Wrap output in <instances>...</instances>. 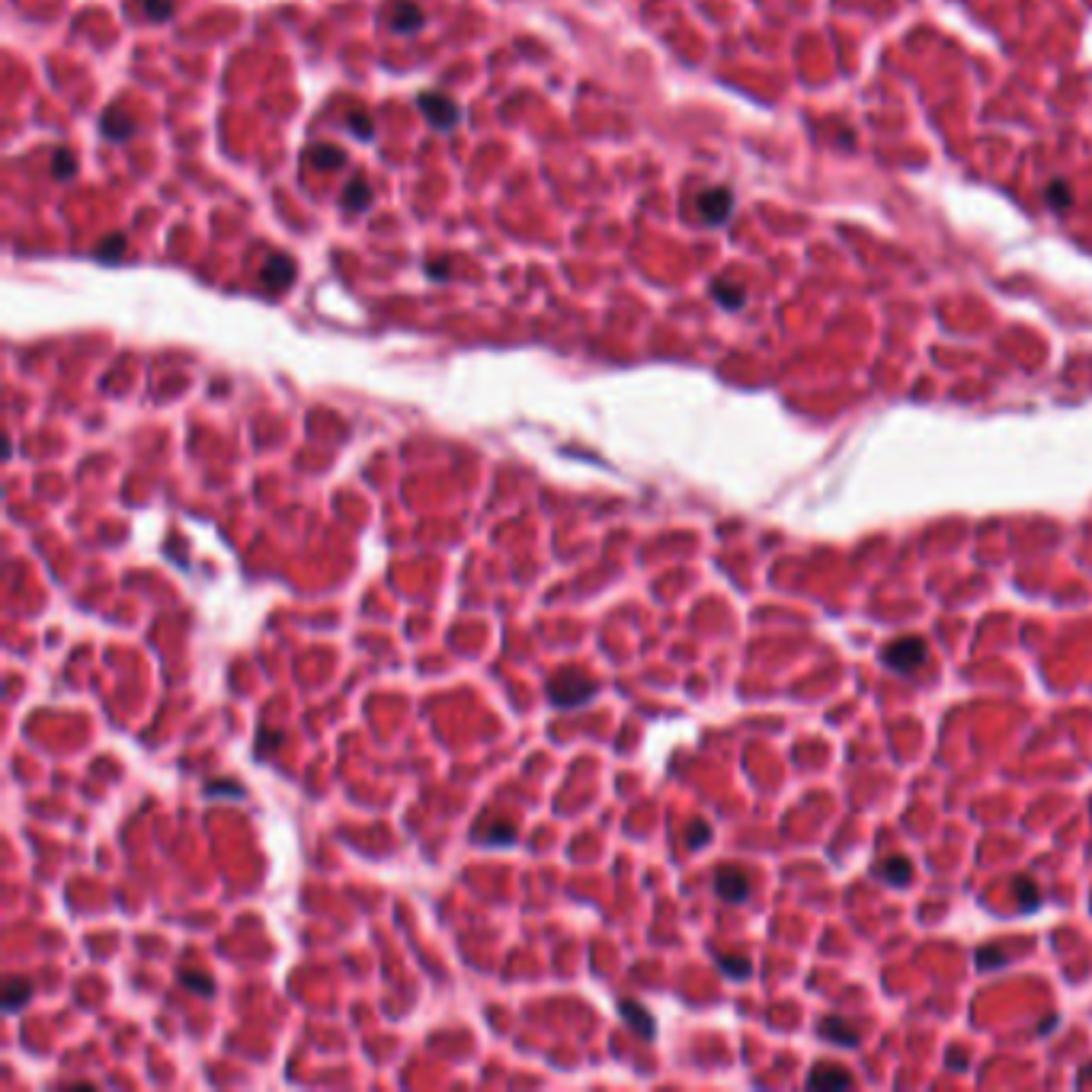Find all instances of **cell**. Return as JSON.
<instances>
[{
  "label": "cell",
  "instance_id": "cell-1",
  "mask_svg": "<svg viewBox=\"0 0 1092 1092\" xmlns=\"http://www.w3.org/2000/svg\"><path fill=\"white\" fill-rule=\"evenodd\" d=\"M590 696H593V682H590L583 673H577V670L555 673L548 682V698H551V705H557V708H577V705H583Z\"/></svg>",
  "mask_w": 1092,
  "mask_h": 1092
},
{
  "label": "cell",
  "instance_id": "cell-2",
  "mask_svg": "<svg viewBox=\"0 0 1092 1092\" xmlns=\"http://www.w3.org/2000/svg\"><path fill=\"white\" fill-rule=\"evenodd\" d=\"M929 657V647H926L923 638H897L881 651V660H884L887 670H894V673H913L919 670Z\"/></svg>",
  "mask_w": 1092,
  "mask_h": 1092
},
{
  "label": "cell",
  "instance_id": "cell-3",
  "mask_svg": "<svg viewBox=\"0 0 1092 1092\" xmlns=\"http://www.w3.org/2000/svg\"><path fill=\"white\" fill-rule=\"evenodd\" d=\"M417 110L423 112V119L433 125L436 132H448V129H455L458 119H462V112H458L452 96L436 93V90H426V93L417 96Z\"/></svg>",
  "mask_w": 1092,
  "mask_h": 1092
},
{
  "label": "cell",
  "instance_id": "cell-4",
  "mask_svg": "<svg viewBox=\"0 0 1092 1092\" xmlns=\"http://www.w3.org/2000/svg\"><path fill=\"white\" fill-rule=\"evenodd\" d=\"M696 209H698V215L708 221V225H724V221L731 218L733 192L721 190V186H715V190H705L702 196L696 199Z\"/></svg>",
  "mask_w": 1092,
  "mask_h": 1092
},
{
  "label": "cell",
  "instance_id": "cell-5",
  "mask_svg": "<svg viewBox=\"0 0 1092 1092\" xmlns=\"http://www.w3.org/2000/svg\"><path fill=\"white\" fill-rule=\"evenodd\" d=\"M715 891H718L721 901H727V903H743V901L750 897V878H747V872H743V868H737V866L718 868V874H715Z\"/></svg>",
  "mask_w": 1092,
  "mask_h": 1092
},
{
  "label": "cell",
  "instance_id": "cell-6",
  "mask_svg": "<svg viewBox=\"0 0 1092 1092\" xmlns=\"http://www.w3.org/2000/svg\"><path fill=\"white\" fill-rule=\"evenodd\" d=\"M388 26L397 36H407V32H420L426 26V13L420 10V4L413 0H395L388 10Z\"/></svg>",
  "mask_w": 1092,
  "mask_h": 1092
},
{
  "label": "cell",
  "instance_id": "cell-7",
  "mask_svg": "<svg viewBox=\"0 0 1092 1092\" xmlns=\"http://www.w3.org/2000/svg\"><path fill=\"white\" fill-rule=\"evenodd\" d=\"M295 272L298 270H295L292 257H286V253H272V257L263 263V270H260V282H263V289H270V292H279V289L292 286Z\"/></svg>",
  "mask_w": 1092,
  "mask_h": 1092
},
{
  "label": "cell",
  "instance_id": "cell-8",
  "mask_svg": "<svg viewBox=\"0 0 1092 1092\" xmlns=\"http://www.w3.org/2000/svg\"><path fill=\"white\" fill-rule=\"evenodd\" d=\"M852 1083H856L852 1073L839 1063H817L807 1077V1086H823V1089H849Z\"/></svg>",
  "mask_w": 1092,
  "mask_h": 1092
},
{
  "label": "cell",
  "instance_id": "cell-9",
  "mask_svg": "<svg viewBox=\"0 0 1092 1092\" xmlns=\"http://www.w3.org/2000/svg\"><path fill=\"white\" fill-rule=\"evenodd\" d=\"M618 1012H622V1019L628 1022V1025L635 1028L641 1038H653V1034H657V1022H653V1016L641 1003H635V999H622V1003H618Z\"/></svg>",
  "mask_w": 1092,
  "mask_h": 1092
},
{
  "label": "cell",
  "instance_id": "cell-10",
  "mask_svg": "<svg viewBox=\"0 0 1092 1092\" xmlns=\"http://www.w3.org/2000/svg\"><path fill=\"white\" fill-rule=\"evenodd\" d=\"M372 202H375L372 186H368L366 180H360V176L350 180L346 190L340 192V206L350 209V212H366V209H372Z\"/></svg>",
  "mask_w": 1092,
  "mask_h": 1092
},
{
  "label": "cell",
  "instance_id": "cell-11",
  "mask_svg": "<svg viewBox=\"0 0 1092 1092\" xmlns=\"http://www.w3.org/2000/svg\"><path fill=\"white\" fill-rule=\"evenodd\" d=\"M100 132H103L110 141H129L135 132V122L125 116L119 106H112V110H106V116L100 119Z\"/></svg>",
  "mask_w": 1092,
  "mask_h": 1092
},
{
  "label": "cell",
  "instance_id": "cell-12",
  "mask_svg": "<svg viewBox=\"0 0 1092 1092\" xmlns=\"http://www.w3.org/2000/svg\"><path fill=\"white\" fill-rule=\"evenodd\" d=\"M821 1034L836 1041V1044H843V1048H856L858 1044V1028L849 1025L843 1016H827V1019L821 1022Z\"/></svg>",
  "mask_w": 1092,
  "mask_h": 1092
},
{
  "label": "cell",
  "instance_id": "cell-13",
  "mask_svg": "<svg viewBox=\"0 0 1092 1092\" xmlns=\"http://www.w3.org/2000/svg\"><path fill=\"white\" fill-rule=\"evenodd\" d=\"M305 161L317 170H340L346 164V155L337 145H324L321 141V145H311L308 151H305Z\"/></svg>",
  "mask_w": 1092,
  "mask_h": 1092
},
{
  "label": "cell",
  "instance_id": "cell-14",
  "mask_svg": "<svg viewBox=\"0 0 1092 1092\" xmlns=\"http://www.w3.org/2000/svg\"><path fill=\"white\" fill-rule=\"evenodd\" d=\"M878 874H881V878H884L891 887H903L910 878H913V866H910V858L891 856V858L884 862V866L878 868Z\"/></svg>",
  "mask_w": 1092,
  "mask_h": 1092
},
{
  "label": "cell",
  "instance_id": "cell-15",
  "mask_svg": "<svg viewBox=\"0 0 1092 1092\" xmlns=\"http://www.w3.org/2000/svg\"><path fill=\"white\" fill-rule=\"evenodd\" d=\"M1012 894H1016V903H1019L1022 913L1034 910L1041 903V891L1028 874H1019V878H1012Z\"/></svg>",
  "mask_w": 1092,
  "mask_h": 1092
},
{
  "label": "cell",
  "instance_id": "cell-16",
  "mask_svg": "<svg viewBox=\"0 0 1092 1092\" xmlns=\"http://www.w3.org/2000/svg\"><path fill=\"white\" fill-rule=\"evenodd\" d=\"M30 981L26 977H10L4 983V1012H16L26 999H30Z\"/></svg>",
  "mask_w": 1092,
  "mask_h": 1092
},
{
  "label": "cell",
  "instance_id": "cell-17",
  "mask_svg": "<svg viewBox=\"0 0 1092 1092\" xmlns=\"http://www.w3.org/2000/svg\"><path fill=\"white\" fill-rule=\"evenodd\" d=\"M125 247H129V244H125V235H110L103 244H96L93 247V257L100 260V263H119Z\"/></svg>",
  "mask_w": 1092,
  "mask_h": 1092
},
{
  "label": "cell",
  "instance_id": "cell-18",
  "mask_svg": "<svg viewBox=\"0 0 1092 1092\" xmlns=\"http://www.w3.org/2000/svg\"><path fill=\"white\" fill-rule=\"evenodd\" d=\"M74 173H77V157H74L67 147H58V151L52 155V176L58 180V183H67Z\"/></svg>",
  "mask_w": 1092,
  "mask_h": 1092
},
{
  "label": "cell",
  "instance_id": "cell-19",
  "mask_svg": "<svg viewBox=\"0 0 1092 1092\" xmlns=\"http://www.w3.org/2000/svg\"><path fill=\"white\" fill-rule=\"evenodd\" d=\"M346 129H350V135H356V138H362V141H368V138H372V132H375L372 116H368L366 110H350V112H346Z\"/></svg>",
  "mask_w": 1092,
  "mask_h": 1092
},
{
  "label": "cell",
  "instance_id": "cell-20",
  "mask_svg": "<svg viewBox=\"0 0 1092 1092\" xmlns=\"http://www.w3.org/2000/svg\"><path fill=\"white\" fill-rule=\"evenodd\" d=\"M718 964H721V971H724L727 977H733V981H747L750 977V961L743 958V954H721L718 958Z\"/></svg>",
  "mask_w": 1092,
  "mask_h": 1092
},
{
  "label": "cell",
  "instance_id": "cell-21",
  "mask_svg": "<svg viewBox=\"0 0 1092 1092\" xmlns=\"http://www.w3.org/2000/svg\"><path fill=\"white\" fill-rule=\"evenodd\" d=\"M1044 199H1048V206L1057 209V212H1061V209H1070V202H1073L1070 186L1063 183V180H1054V183L1048 186V192H1044Z\"/></svg>",
  "mask_w": 1092,
  "mask_h": 1092
},
{
  "label": "cell",
  "instance_id": "cell-22",
  "mask_svg": "<svg viewBox=\"0 0 1092 1092\" xmlns=\"http://www.w3.org/2000/svg\"><path fill=\"white\" fill-rule=\"evenodd\" d=\"M715 298H718L724 308L737 311L743 301H747V295H743L741 289H727V282H715Z\"/></svg>",
  "mask_w": 1092,
  "mask_h": 1092
},
{
  "label": "cell",
  "instance_id": "cell-23",
  "mask_svg": "<svg viewBox=\"0 0 1092 1092\" xmlns=\"http://www.w3.org/2000/svg\"><path fill=\"white\" fill-rule=\"evenodd\" d=\"M510 843H516V827H513V823L500 821L497 827L487 830V846H510Z\"/></svg>",
  "mask_w": 1092,
  "mask_h": 1092
},
{
  "label": "cell",
  "instance_id": "cell-24",
  "mask_svg": "<svg viewBox=\"0 0 1092 1092\" xmlns=\"http://www.w3.org/2000/svg\"><path fill=\"white\" fill-rule=\"evenodd\" d=\"M141 7H145V13L157 22L173 16V0H141Z\"/></svg>",
  "mask_w": 1092,
  "mask_h": 1092
},
{
  "label": "cell",
  "instance_id": "cell-25",
  "mask_svg": "<svg viewBox=\"0 0 1092 1092\" xmlns=\"http://www.w3.org/2000/svg\"><path fill=\"white\" fill-rule=\"evenodd\" d=\"M977 964L981 968H1003L1006 964V952L999 946H987L977 952Z\"/></svg>",
  "mask_w": 1092,
  "mask_h": 1092
},
{
  "label": "cell",
  "instance_id": "cell-26",
  "mask_svg": "<svg viewBox=\"0 0 1092 1092\" xmlns=\"http://www.w3.org/2000/svg\"><path fill=\"white\" fill-rule=\"evenodd\" d=\"M708 836H711V827L705 821H692L689 823V830H686V843L692 846V849H702L705 843H708Z\"/></svg>",
  "mask_w": 1092,
  "mask_h": 1092
},
{
  "label": "cell",
  "instance_id": "cell-27",
  "mask_svg": "<svg viewBox=\"0 0 1092 1092\" xmlns=\"http://www.w3.org/2000/svg\"><path fill=\"white\" fill-rule=\"evenodd\" d=\"M180 981H183L186 987L196 990V993H212V977H202V974H192V971H183V974H180Z\"/></svg>",
  "mask_w": 1092,
  "mask_h": 1092
},
{
  "label": "cell",
  "instance_id": "cell-28",
  "mask_svg": "<svg viewBox=\"0 0 1092 1092\" xmlns=\"http://www.w3.org/2000/svg\"><path fill=\"white\" fill-rule=\"evenodd\" d=\"M206 795H235V798H244V788L237 782H209Z\"/></svg>",
  "mask_w": 1092,
  "mask_h": 1092
},
{
  "label": "cell",
  "instance_id": "cell-29",
  "mask_svg": "<svg viewBox=\"0 0 1092 1092\" xmlns=\"http://www.w3.org/2000/svg\"><path fill=\"white\" fill-rule=\"evenodd\" d=\"M426 276H433V279H446V276H448V266H446V263H439V266H436V263H430V266H426Z\"/></svg>",
  "mask_w": 1092,
  "mask_h": 1092
}]
</instances>
